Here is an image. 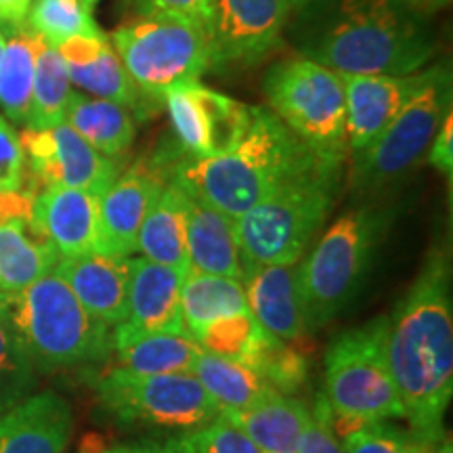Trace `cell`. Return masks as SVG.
Returning a JSON list of instances; mask_svg holds the SVG:
<instances>
[{
    "instance_id": "cell-1",
    "label": "cell",
    "mask_w": 453,
    "mask_h": 453,
    "mask_svg": "<svg viewBox=\"0 0 453 453\" xmlns=\"http://www.w3.org/2000/svg\"><path fill=\"white\" fill-rule=\"evenodd\" d=\"M388 367L411 434L433 447L443 441L453 393L451 271L434 250L388 319Z\"/></svg>"
},
{
    "instance_id": "cell-2",
    "label": "cell",
    "mask_w": 453,
    "mask_h": 453,
    "mask_svg": "<svg viewBox=\"0 0 453 453\" xmlns=\"http://www.w3.org/2000/svg\"><path fill=\"white\" fill-rule=\"evenodd\" d=\"M317 154L273 111L252 105L250 122L229 150L203 160H177L173 183L237 220Z\"/></svg>"
},
{
    "instance_id": "cell-3",
    "label": "cell",
    "mask_w": 453,
    "mask_h": 453,
    "mask_svg": "<svg viewBox=\"0 0 453 453\" xmlns=\"http://www.w3.org/2000/svg\"><path fill=\"white\" fill-rule=\"evenodd\" d=\"M300 55L350 76H410L434 53L420 21L395 0H336Z\"/></svg>"
},
{
    "instance_id": "cell-4",
    "label": "cell",
    "mask_w": 453,
    "mask_h": 453,
    "mask_svg": "<svg viewBox=\"0 0 453 453\" xmlns=\"http://www.w3.org/2000/svg\"><path fill=\"white\" fill-rule=\"evenodd\" d=\"M342 164V156L317 154L235 220L243 271L303 258L332 211Z\"/></svg>"
},
{
    "instance_id": "cell-5",
    "label": "cell",
    "mask_w": 453,
    "mask_h": 453,
    "mask_svg": "<svg viewBox=\"0 0 453 453\" xmlns=\"http://www.w3.org/2000/svg\"><path fill=\"white\" fill-rule=\"evenodd\" d=\"M0 319L7 321L38 367H72L105 359L110 327L95 319L57 271L19 292H0Z\"/></svg>"
},
{
    "instance_id": "cell-6",
    "label": "cell",
    "mask_w": 453,
    "mask_h": 453,
    "mask_svg": "<svg viewBox=\"0 0 453 453\" xmlns=\"http://www.w3.org/2000/svg\"><path fill=\"white\" fill-rule=\"evenodd\" d=\"M388 319L376 317L370 324L340 334L326 353V388L336 434L367 424L403 418L399 393L387 355Z\"/></svg>"
},
{
    "instance_id": "cell-7",
    "label": "cell",
    "mask_w": 453,
    "mask_h": 453,
    "mask_svg": "<svg viewBox=\"0 0 453 453\" xmlns=\"http://www.w3.org/2000/svg\"><path fill=\"white\" fill-rule=\"evenodd\" d=\"M111 47L143 97L164 99L168 90L200 78L212 67L208 26L183 17L137 13L116 27Z\"/></svg>"
},
{
    "instance_id": "cell-8",
    "label": "cell",
    "mask_w": 453,
    "mask_h": 453,
    "mask_svg": "<svg viewBox=\"0 0 453 453\" xmlns=\"http://www.w3.org/2000/svg\"><path fill=\"white\" fill-rule=\"evenodd\" d=\"M388 212L355 208L327 226L300 265V292L309 330L326 326L361 290Z\"/></svg>"
},
{
    "instance_id": "cell-9",
    "label": "cell",
    "mask_w": 453,
    "mask_h": 453,
    "mask_svg": "<svg viewBox=\"0 0 453 453\" xmlns=\"http://www.w3.org/2000/svg\"><path fill=\"white\" fill-rule=\"evenodd\" d=\"M271 111L321 154H347V104L340 73L307 57L277 61L265 76Z\"/></svg>"
},
{
    "instance_id": "cell-10",
    "label": "cell",
    "mask_w": 453,
    "mask_h": 453,
    "mask_svg": "<svg viewBox=\"0 0 453 453\" xmlns=\"http://www.w3.org/2000/svg\"><path fill=\"white\" fill-rule=\"evenodd\" d=\"M451 67L437 64L424 70V81L403 110L364 151L355 154L353 185L378 189L410 170L433 143L451 113Z\"/></svg>"
},
{
    "instance_id": "cell-11",
    "label": "cell",
    "mask_w": 453,
    "mask_h": 453,
    "mask_svg": "<svg viewBox=\"0 0 453 453\" xmlns=\"http://www.w3.org/2000/svg\"><path fill=\"white\" fill-rule=\"evenodd\" d=\"M97 395L118 420L157 428L194 430L223 413L194 373H128L110 370Z\"/></svg>"
},
{
    "instance_id": "cell-12",
    "label": "cell",
    "mask_w": 453,
    "mask_h": 453,
    "mask_svg": "<svg viewBox=\"0 0 453 453\" xmlns=\"http://www.w3.org/2000/svg\"><path fill=\"white\" fill-rule=\"evenodd\" d=\"M26 170L44 187H70L104 194L120 174L118 160L93 150L67 122L53 128H24L19 134Z\"/></svg>"
},
{
    "instance_id": "cell-13",
    "label": "cell",
    "mask_w": 453,
    "mask_h": 453,
    "mask_svg": "<svg viewBox=\"0 0 453 453\" xmlns=\"http://www.w3.org/2000/svg\"><path fill=\"white\" fill-rule=\"evenodd\" d=\"M170 122L187 157L203 160L223 154L250 122L252 105L189 82L164 95Z\"/></svg>"
},
{
    "instance_id": "cell-14",
    "label": "cell",
    "mask_w": 453,
    "mask_h": 453,
    "mask_svg": "<svg viewBox=\"0 0 453 453\" xmlns=\"http://www.w3.org/2000/svg\"><path fill=\"white\" fill-rule=\"evenodd\" d=\"M290 0H217L208 26L214 65H254L280 42Z\"/></svg>"
},
{
    "instance_id": "cell-15",
    "label": "cell",
    "mask_w": 453,
    "mask_h": 453,
    "mask_svg": "<svg viewBox=\"0 0 453 453\" xmlns=\"http://www.w3.org/2000/svg\"><path fill=\"white\" fill-rule=\"evenodd\" d=\"M183 271L164 267L143 257L130 258L127 317L113 327L111 349L156 332H185L180 315Z\"/></svg>"
},
{
    "instance_id": "cell-16",
    "label": "cell",
    "mask_w": 453,
    "mask_h": 453,
    "mask_svg": "<svg viewBox=\"0 0 453 453\" xmlns=\"http://www.w3.org/2000/svg\"><path fill=\"white\" fill-rule=\"evenodd\" d=\"M164 185L160 166L143 160L113 179L99 196V252L116 257L137 252L141 223Z\"/></svg>"
},
{
    "instance_id": "cell-17",
    "label": "cell",
    "mask_w": 453,
    "mask_h": 453,
    "mask_svg": "<svg viewBox=\"0 0 453 453\" xmlns=\"http://www.w3.org/2000/svg\"><path fill=\"white\" fill-rule=\"evenodd\" d=\"M347 104V145L355 154L373 139L403 110L424 81V70L410 76H350L340 73Z\"/></svg>"
},
{
    "instance_id": "cell-18",
    "label": "cell",
    "mask_w": 453,
    "mask_h": 453,
    "mask_svg": "<svg viewBox=\"0 0 453 453\" xmlns=\"http://www.w3.org/2000/svg\"><path fill=\"white\" fill-rule=\"evenodd\" d=\"M32 217L59 258L99 252V194L70 187H44L34 197Z\"/></svg>"
},
{
    "instance_id": "cell-19",
    "label": "cell",
    "mask_w": 453,
    "mask_h": 453,
    "mask_svg": "<svg viewBox=\"0 0 453 453\" xmlns=\"http://www.w3.org/2000/svg\"><path fill=\"white\" fill-rule=\"evenodd\" d=\"M248 307L265 332L296 342L309 332L300 292V265H258L242 277Z\"/></svg>"
},
{
    "instance_id": "cell-20",
    "label": "cell",
    "mask_w": 453,
    "mask_h": 453,
    "mask_svg": "<svg viewBox=\"0 0 453 453\" xmlns=\"http://www.w3.org/2000/svg\"><path fill=\"white\" fill-rule=\"evenodd\" d=\"M128 269L130 257L107 252L59 258L55 265V271L64 277L73 296L107 327H116L127 317Z\"/></svg>"
},
{
    "instance_id": "cell-21",
    "label": "cell",
    "mask_w": 453,
    "mask_h": 453,
    "mask_svg": "<svg viewBox=\"0 0 453 453\" xmlns=\"http://www.w3.org/2000/svg\"><path fill=\"white\" fill-rule=\"evenodd\" d=\"M72 428L64 396L50 390L30 395L0 416V453H64Z\"/></svg>"
},
{
    "instance_id": "cell-22",
    "label": "cell",
    "mask_w": 453,
    "mask_h": 453,
    "mask_svg": "<svg viewBox=\"0 0 453 453\" xmlns=\"http://www.w3.org/2000/svg\"><path fill=\"white\" fill-rule=\"evenodd\" d=\"M55 49L65 61L72 84H76L90 97L110 99L128 110H139L143 95L128 76L110 38L73 36L57 44Z\"/></svg>"
},
{
    "instance_id": "cell-23",
    "label": "cell",
    "mask_w": 453,
    "mask_h": 453,
    "mask_svg": "<svg viewBox=\"0 0 453 453\" xmlns=\"http://www.w3.org/2000/svg\"><path fill=\"white\" fill-rule=\"evenodd\" d=\"M185 197L189 271L242 280L243 263L240 243H237L235 220L187 191Z\"/></svg>"
},
{
    "instance_id": "cell-24",
    "label": "cell",
    "mask_w": 453,
    "mask_h": 453,
    "mask_svg": "<svg viewBox=\"0 0 453 453\" xmlns=\"http://www.w3.org/2000/svg\"><path fill=\"white\" fill-rule=\"evenodd\" d=\"M137 252L151 263L189 273L187 197L177 183H166L147 211L137 235Z\"/></svg>"
},
{
    "instance_id": "cell-25",
    "label": "cell",
    "mask_w": 453,
    "mask_h": 453,
    "mask_svg": "<svg viewBox=\"0 0 453 453\" xmlns=\"http://www.w3.org/2000/svg\"><path fill=\"white\" fill-rule=\"evenodd\" d=\"M59 254L34 225V217L0 214V292H19L55 269Z\"/></svg>"
},
{
    "instance_id": "cell-26",
    "label": "cell",
    "mask_w": 453,
    "mask_h": 453,
    "mask_svg": "<svg viewBox=\"0 0 453 453\" xmlns=\"http://www.w3.org/2000/svg\"><path fill=\"white\" fill-rule=\"evenodd\" d=\"M309 411V407L294 396L273 395L250 410L223 413L263 453H298Z\"/></svg>"
},
{
    "instance_id": "cell-27",
    "label": "cell",
    "mask_w": 453,
    "mask_h": 453,
    "mask_svg": "<svg viewBox=\"0 0 453 453\" xmlns=\"http://www.w3.org/2000/svg\"><path fill=\"white\" fill-rule=\"evenodd\" d=\"M65 122L99 154L111 160L122 157L137 134L133 111L116 101L72 93Z\"/></svg>"
},
{
    "instance_id": "cell-28",
    "label": "cell",
    "mask_w": 453,
    "mask_h": 453,
    "mask_svg": "<svg viewBox=\"0 0 453 453\" xmlns=\"http://www.w3.org/2000/svg\"><path fill=\"white\" fill-rule=\"evenodd\" d=\"M116 353L113 370L128 373H191L203 350L187 332L143 334L111 349Z\"/></svg>"
},
{
    "instance_id": "cell-29",
    "label": "cell",
    "mask_w": 453,
    "mask_h": 453,
    "mask_svg": "<svg viewBox=\"0 0 453 453\" xmlns=\"http://www.w3.org/2000/svg\"><path fill=\"white\" fill-rule=\"evenodd\" d=\"M191 373L202 382L206 393L223 411H242L280 395L271 384L240 361L225 359L211 353L197 357Z\"/></svg>"
},
{
    "instance_id": "cell-30",
    "label": "cell",
    "mask_w": 453,
    "mask_h": 453,
    "mask_svg": "<svg viewBox=\"0 0 453 453\" xmlns=\"http://www.w3.org/2000/svg\"><path fill=\"white\" fill-rule=\"evenodd\" d=\"M44 41L26 24L15 27L0 55V110L9 122L24 127L30 110L36 61Z\"/></svg>"
},
{
    "instance_id": "cell-31",
    "label": "cell",
    "mask_w": 453,
    "mask_h": 453,
    "mask_svg": "<svg viewBox=\"0 0 453 453\" xmlns=\"http://www.w3.org/2000/svg\"><path fill=\"white\" fill-rule=\"evenodd\" d=\"M246 290L242 280L223 275H206L189 271L185 275L180 290V315H183L185 332L196 336L203 326L219 317L246 313Z\"/></svg>"
},
{
    "instance_id": "cell-32",
    "label": "cell",
    "mask_w": 453,
    "mask_h": 453,
    "mask_svg": "<svg viewBox=\"0 0 453 453\" xmlns=\"http://www.w3.org/2000/svg\"><path fill=\"white\" fill-rule=\"evenodd\" d=\"M72 81L59 50L44 42L36 61L30 110L24 128H53L65 122L72 99Z\"/></svg>"
},
{
    "instance_id": "cell-33",
    "label": "cell",
    "mask_w": 453,
    "mask_h": 453,
    "mask_svg": "<svg viewBox=\"0 0 453 453\" xmlns=\"http://www.w3.org/2000/svg\"><path fill=\"white\" fill-rule=\"evenodd\" d=\"M26 26L50 47L73 36H107L84 0H32Z\"/></svg>"
},
{
    "instance_id": "cell-34",
    "label": "cell",
    "mask_w": 453,
    "mask_h": 453,
    "mask_svg": "<svg viewBox=\"0 0 453 453\" xmlns=\"http://www.w3.org/2000/svg\"><path fill=\"white\" fill-rule=\"evenodd\" d=\"M265 336H267V332L258 326L250 311H246V313L219 317V319L203 326L194 338L203 353L225 357V359L248 365Z\"/></svg>"
},
{
    "instance_id": "cell-35",
    "label": "cell",
    "mask_w": 453,
    "mask_h": 453,
    "mask_svg": "<svg viewBox=\"0 0 453 453\" xmlns=\"http://www.w3.org/2000/svg\"><path fill=\"white\" fill-rule=\"evenodd\" d=\"M248 367L258 372L280 395H290L307 380V361L304 357L288 347L280 338L271 334L265 336Z\"/></svg>"
},
{
    "instance_id": "cell-36",
    "label": "cell",
    "mask_w": 453,
    "mask_h": 453,
    "mask_svg": "<svg viewBox=\"0 0 453 453\" xmlns=\"http://www.w3.org/2000/svg\"><path fill=\"white\" fill-rule=\"evenodd\" d=\"M34 364L7 321L0 319V416L30 396Z\"/></svg>"
},
{
    "instance_id": "cell-37",
    "label": "cell",
    "mask_w": 453,
    "mask_h": 453,
    "mask_svg": "<svg viewBox=\"0 0 453 453\" xmlns=\"http://www.w3.org/2000/svg\"><path fill=\"white\" fill-rule=\"evenodd\" d=\"M342 449L344 453H428L430 447L413 434H405L380 422L344 434Z\"/></svg>"
},
{
    "instance_id": "cell-38",
    "label": "cell",
    "mask_w": 453,
    "mask_h": 453,
    "mask_svg": "<svg viewBox=\"0 0 453 453\" xmlns=\"http://www.w3.org/2000/svg\"><path fill=\"white\" fill-rule=\"evenodd\" d=\"M194 453H263L243 430L235 426L225 413L196 433L185 434Z\"/></svg>"
},
{
    "instance_id": "cell-39",
    "label": "cell",
    "mask_w": 453,
    "mask_h": 453,
    "mask_svg": "<svg viewBox=\"0 0 453 453\" xmlns=\"http://www.w3.org/2000/svg\"><path fill=\"white\" fill-rule=\"evenodd\" d=\"M336 428H334L332 411L326 396L319 395L315 401V410L309 411V420L304 424L300 437L298 453H344L338 443Z\"/></svg>"
},
{
    "instance_id": "cell-40",
    "label": "cell",
    "mask_w": 453,
    "mask_h": 453,
    "mask_svg": "<svg viewBox=\"0 0 453 453\" xmlns=\"http://www.w3.org/2000/svg\"><path fill=\"white\" fill-rule=\"evenodd\" d=\"M26 156L19 134L0 113V194L24 187Z\"/></svg>"
},
{
    "instance_id": "cell-41",
    "label": "cell",
    "mask_w": 453,
    "mask_h": 453,
    "mask_svg": "<svg viewBox=\"0 0 453 453\" xmlns=\"http://www.w3.org/2000/svg\"><path fill=\"white\" fill-rule=\"evenodd\" d=\"M214 3L217 0H139V13L174 15L211 26Z\"/></svg>"
},
{
    "instance_id": "cell-42",
    "label": "cell",
    "mask_w": 453,
    "mask_h": 453,
    "mask_svg": "<svg viewBox=\"0 0 453 453\" xmlns=\"http://www.w3.org/2000/svg\"><path fill=\"white\" fill-rule=\"evenodd\" d=\"M82 453H194L189 447L187 437L168 439V441H137V443H122V445H95V439L88 447H84Z\"/></svg>"
},
{
    "instance_id": "cell-43",
    "label": "cell",
    "mask_w": 453,
    "mask_h": 453,
    "mask_svg": "<svg viewBox=\"0 0 453 453\" xmlns=\"http://www.w3.org/2000/svg\"><path fill=\"white\" fill-rule=\"evenodd\" d=\"M428 162L433 164L439 173L451 177L453 173V116L445 118L441 128L434 134L433 143H430V154H428Z\"/></svg>"
},
{
    "instance_id": "cell-44",
    "label": "cell",
    "mask_w": 453,
    "mask_h": 453,
    "mask_svg": "<svg viewBox=\"0 0 453 453\" xmlns=\"http://www.w3.org/2000/svg\"><path fill=\"white\" fill-rule=\"evenodd\" d=\"M428 451H430V449H428ZM430 453H453V451H451V441H449V439L443 441L439 449H434V451H430Z\"/></svg>"
},
{
    "instance_id": "cell-45",
    "label": "cell",
    "mask_w": 453,
    "mask_h": 453,
    "mask_svg": "<svg viewBox=\"0 0 453 453\" xmlns=\"http://www.w3.org/2000/svg\"><path fill=\"white\" fill-rule=\"evenodd\" d=\"M313 3V0H290V4H292V9L296 11V9H304V7H309V4Z\"/></svg>"
},
{
    "instance_id": "cell-46",
    "label": "cell",
    "mask_w": 453,
    "mask_h": 453,
    "mask_svg": "<svg viewBox=\"0 0 453 453\" xmlns=\"http://www.w3.org/2000/svg\"><path fill=\"white\" fill-rule=\"evenodd\" d=\"M4 44H7V38H4V34L0 32V55H3V49H4Z\"/></svg>"
},
{
    "instance_id": "cell-47",
    "label": "cell",
    "mask_w": 453,
    "mask_h": 453,
    "mask_svg": "<svg viewBox=\"0 0 453 453\" xmlns=\"http://www.w3.org/2000/svg\"><path fill=\"white\" fill-rule=\"evenodd\" d=\"M84 3H87V4H88V7H90V9H93V7H95V4H97V3H99V0H84Z\"/></svg>"
}]
</instances>
